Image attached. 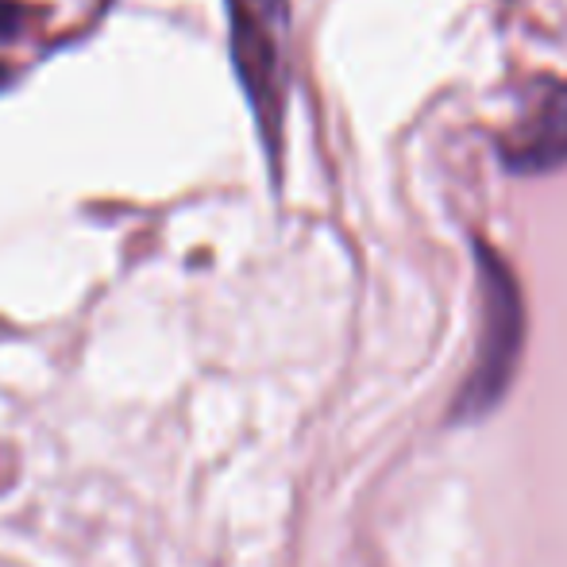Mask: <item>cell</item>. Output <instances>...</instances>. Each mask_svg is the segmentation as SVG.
Here are the masks:
<instances>
[{
    "mask_svg": "<svg viewBox=\"0 0 567 567\" xmlns=\"http://www.w3.org/2000/svg\"><path fill=\"white\" fill-rule=\"evenodd\" d=\"M478 298H483V329L478 351L467 371L460 398L452 405V421H478L506 398L525 351V298L509 262L491 244H475Z\"/></svg>",
    "mask_w": 567,
    "mask_h": 567,
    "instance_id": "obj_1",
    "label": "cell"
},
{
    "mask_svg": "<svg viewBox=\"0 0 567 567\" xmlns=\"http://www.w3.org/2000/svg\"><path fill=\"white\" fill-rule=\"evenodd\" d=\"M228 51L255 124L267 143L270 163L282 151L286 116V35H290V0H225Z\"/></svg>",
    "mask_w": 567,
    "mask_h": 567,
    "instance_id": "obj_2",
    "label": "cell"
},
{
    "mask_svg": "<svg viewBox=\"0 0 567 567\" xmlns=\"http://www.w3.org/2000/svg\"><path fill=\"white\" fill-rule=\"evenodd\" d=\"M502 158L517 174H545L567 163V82L537 93L533 113L502 143Z\"/></svg>",
    "mask_w": 567,
    "mask_h": 567,
    "instance_id": "obj_3",
    "label": "cell"
},
{
    "mask_svg": "<svg viewBox=\"0 0 567 567\" xmlns=\"http://www.w3.org/2000/svg\"><path fill=\"white\" fill-rule=\"evenodd\" d=\"M35 20H39V8H31L28 0H0V47L23 39ZM8 82H12V70L0 62V90H4Z\"/></svg>",
    "mask_w": 567,
    "mask_h": 567,
    "instance_id": "obj_4",
    "label": "cell"
}]
</instances>
